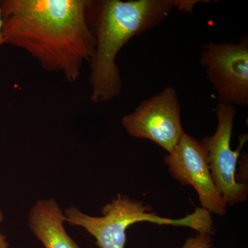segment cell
I'll return each instance as SVG.
<instances>
[{
	"mask_svg": "<svg viewBox=\"0 0 248 248\" xmlns=\"http://www.w3.org/2000/svg\"><path fill=\"white\" fill-rule=\"evenodd\" d=\"M2 16H1V10L0 8V46L4 45V39H3L2 36Z\"/></svg>",
	"mask_w": 248,
	"mask_h": 248,
	"instance_id": "cell-12",
	"label": "cell"
},
{
	"mask_svg": "<svg viewBox=\"0 0 248 248\" xmlns=\"http://www.w3.org/2000/svg\"><path fill=\"white\" fill-rule=\"evenodd\" d=\"M4 220V215H3L2 211L0 209V223ZM0 248H9V244L6 241V238L4 235L1 234L0 232Z\"/></svg>",
	"mask_w": 248,
	"mask_h": 248,
	"instance_id": "cell-11",
	"label": "cell"
},
{
	"mask_svg": "<svg viewBox=\"0 0 248 248\" xmlns=\"http://www.w3.org/2000/svg\"><path fill=\"white\" fill-rule=\"evenodd\" d=\"M164 161L174 179L195 189L202 208L220 216L226 213L228 205L213 182L206 151L201 141L184 133Z\"/></svg>",
	"mask_w": 248,
	"mask_h": 248,
	"instance_id": "cell-7",
	"label": "cell"
},
{
	"mask_svg": "<svg viewBox=\"0 0 248 248\" xmlns=\"http://www.w3.org/2000/svg\"><path fill=\"white\" fill-rule=\"evenodd\" d=\"M122 124L130 136L154 142L170 153L185 133L177 91L168 86L142 101L133 112L124 116Z\"/></svg>",
	"mask_w": 248,
	"mask_h": 248,
	"instance_id": "cell-6",
	"label": "cell"
},
{
	"mask_svg": "<svg viewBox=\"0 0 248 248\" xmlns=\"http://www.w3.org/2000/svg\"><path fill=\"white\" fill-rule=\"evenodd\" d=\"M236 107L218 102L216 106L217 126L215 133L204 138L202 142L207 153L209 169L217 190L227 205L241 203L248 198L247 184L236 178V165L248 135L240 137L235 151L231 148V138Z\"/></svg>",
	"mask_w": 248,
	"mask_h": 248,
	"instance_id": "cell-5",
	"label": "cell"
},
{
	"mask_svg": "<svg viewBox=\"0 0 248 248\" xmlns=\"http://www.w3.org/2000/svg\"><path fill=\"white\" fill-rule=\"evenodd\" d=\"M203 1H192V0H177V9L184 12L190 13L194 6L198 2Z\"/></svg>",
	"mask_w": 248,
	"mask_h": 248,
	"instance_id": "cell-10",
	"label": "cell"
},
{
	"mask_svg": "<svg viewBox=\"0 0 248 248\" xmlns=\"http://www.w3.org/2000/svg\"><path fill=\"white\" fill-rule=\"evenodd\" d=\"M102 217H93L81 213L72 206L64 210L65 222L71 226L84 228L96 239L99 248H124L127 228L139 222H150L158 225H172L192 228L198 233H213L211 215L203 208L179 219L164 218L153 213V208L141 201L128 196L118 195L102 208Z\"/></svg>",
	"mask_w": 248,
	"mask_h": 248,
	"instance_id": "cell-3",
	"label": "cell"
},
{
	"mask_svg": "<svg viewBox=\"0 0 248 248\" xmlns=\"http://www.w3.org/2000/svg\"><path fill=\"white\" fill-rule=\"evenodd\" d=\"M182 248H215L212 235L198 233L194 237L186 240Z\"/></svg>",
	"mask_w": 248,
	"mask_h": 248,
	"instance_id": "cell-9",
	"label": "cell"
},
{
	"mask_svg": "<svg viewBox=\"0 0 248 248\" xmlns=\"http://www.w3.org/2000/svg\"><path fill=\"white\" fill-rule=\"evenodd\" d=\"M64 214L53 199L38 201L29 214V226L45 248H79L65 230Z\"/></svg>",
	"mask_w": 248,
	"mask_h": 248,
	"instance_id": "cell-8",
	"label": "cell"
},
{
	"mask_svg": "<svg viewBox=\"0 0 248 248\" xmlns=\"http://www.w3.org/2000/svg\"><path fill=\"white\" fill-rule=\"evenodd\" d=\"M177 0H102L91 1L90 22L94 27L95 48L91 61V100L105 102L120 95L122 79L116 59L135 36L159 25Z\"/></svg>",
	"mask_w": 248,
	"mask_h": 248,
	"instance_id": "cell-2",
	"label": "cell"
},
{
	"mask_svg": "<svg viewBox=\"0 0 248 248\" xmlns=\"http://www.w3.org/2000/svg\"><path fill=\"white\" fill-rule=\"evenodd\" d=\"M200 64L218 102L248 105V37L237 43L210 41L202 46Z\"/></svg>",
	"mask_w": 248,
	"mask_h": 248,
	"instance_id": "cell-4",
	"label": "cell"
},
{
	"mask_svg": "<svg viewBox=\"0 0 248 248\" xmlns=\"http://www.w3.org/2000/svg\"><path fill=\"white\" fill-rule=\"evenodd\" d=\"M89 0H4L0 3L4 44L22 48L49 72L75 82L91 61L95 38Z\"/></svg>",
	"mask_w": 248,
	"mask_h": 248,
	"instance_id": "cell-1",
	"label": "cell"
},
{
	"mask_svg": "<svg viewBox=\"0 0 248 248\" xmlns=\"http://www.w3.org/2000/svg\"><path fill=\"white\" fill-rule=\"evenodd\" d=\"M0 3H1V1H0Z\"/></svg>",
	"mask_w": 248,
	"mask_h": 248,
	"instance_id": "cell-13",
	"label": "cell"
}]
</instances>
